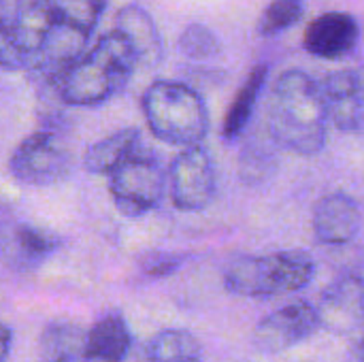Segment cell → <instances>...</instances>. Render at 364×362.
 <instances>
[{
  "label": "cell",
  "mask_w": 364,
  "mask_h": 362,
  "mask_svg": "<svg viewBox=\"0 0 364 362\" xmlns=\"http://www.w3.org/2000/svg\"><path fill=\"white\" fill-rule=\"evenodd\" d=\"M269 130L273 139L301 156L318 154L326 143L328 113L320 83L305 70H286L273 90Z\"/></svg>",
  "instance_id": "1"
},
{
  "label": "cell",
  "mask_w": 364,
  "mask_h": 362,
  "mask_svg": "<svg viewBox=\"0 0 364 362\" xmlns=\"http://www.w3.org/2000/svg\"><path fill=\"white\" fill-rule=\"evenodd\" d=\"M136 66V53L128 38L117 30L107 32L58 79V94L75 107L102 105L130 81Z\"/></svg>",
  "instance_id": "2"
},
{
  "label": "cell",
  "mask_w": 364,
  "mask_h": 362,
  "mask_svg": "<svg viewBox=\"0 0 364 362\" xmlns=\"http://www.w3.org/2000/svg\"><path fill=\"white\" fill-rule=\"evenodd\" d=\"M143 113L156 139L168 145H198L209 130L203 96L177 81H156L143 96Z\"/></svg>",
  "instance_id": "3"
},
{
  "label": "cell",
  "mask_w": 364,
  "mask_h": 362,
  "mask_svg": "<svg viewBox=\"0 0 364 362\" xmlns=\"http://www.w3.org/2000/svg\"><path fill=\"white\" fill-rule=\"evenodd\" d=\"M316 275V262L305 252L241 256L224 271V286L237 297H282L305 288Z\"/></svg>",
  "instance_id": "4"
},
{
  "label": "cell",
  "mask_w": 364,
  "mask_h": 362,
  "mask_svg": "<svg viewBox=\"0 0 364 362\" xmlns=\"http://www.w3.org/2000/svg\"><path fill=\"white\" fill-rule=\"evenodd\" d=\"M164 188L166 177L160 160L154 154H145L141 145L109 173L111 198L126 218H141L156 209L164 196Z\"/></svg>",
  "instance_id": "5"
},
{
  "label": "cell",
  "mask_w": 364,
  "mask_h": 362,
  "mask_svg": "<svg viewBox=\"0 0 364 362\" xmlns=\"http://www.w3.org/2000/svg\"><path fill=\"white\" fill-rule=\"evenodd\" d=\"M168 192L173 205L181 211H203L213 201L215 169L205 147L188 145L171 162Z\"/></svg>",
  "instance_id": "6"
},
{
  "label": "cell",
  "mask_w": 364,
  "mask_h": 362,
  "mask_svg": "<svg viewBox=\"0 0 364 362\" xmlns=\"http://www.w3.org/2000/svg\"><path fill=\"white\" fill-rule=\"evenodd\" d=\"M70 166V158L58 134L41 130L23 139L11 156V175L26 186H49L60 181Z\"/></svg>",
  "instance_id": "7"
},
{
  "label": "cell",
  "mask_w": 364,
  "mask_h": 362,
  "mask_svg": "<svg viewBox=\"0 0 364 362\" xmlns=\"http://www.w3.org/2000/svg\"><path fill=\"white\" fill-rule=\"evenodd\" d=\"M318 329H320L318 309L307 301H299L267 316L254 329L252 344L258 352L277 354L309 339Z\"/></svg>",
  "instance_id": "8"
},
{
  "label": "cell",
  "mask_w": 364,
  "mask_h": 362,
  "mask_svg": "<svg viewBox=\"0 0 364 362\" xmlns=\"http://www.w3.org/2000/svg\"><path fill=\"white\" fill-rule=\"evenodd\" d=\"M320 92L326 102L328 119L343 132L363 128V79L358 70H337L322 79Z\"/></svg>",
  "instance_id": "9"
},
{
  "label": "cell",
  "mask_w": 364,
  "mask_h": 362,
  "mask_svg": "<svg viewBox=\"0 0 364 362\" xmlns=\"http://www.w3.org/2000/svg\"><path fill=\"white\" fill-rule=\"evenodd\" d=\"M358 34V23L350 13H324L307 26L303 45L316 58L339 60L354 51Z\"/></svg>",
  "instance_id": "10"
},
{
  "label": "cell",
  "mask_w": 364,
  "mask_h": 362,
  "mask_svg": "<svg viewBox=\"0 0 364 362\" xmlns=\"http://www.w3.org/2000/svg\"><path fill=\"white\" fill-rule=\"evenodd\" d=\"M360 205L348 194H328L314 209L316 237L326 245H346L360 230Z\"/></svg>",
  "instance_id": "11"
},
{
  "label": "cell",
  "mask_w": 364,
  "mask_h": 362,
  "mask_svg": "<svg viewBox=\"0 0 364 362\" xmlns=\"http://www.w3.org/2000/svg\"><path fill=\"white\" fill-rule=\"evenodd\" d=\"M318 309L320 326L337 333H350L363 322V280L348 275L335 282L324 294Z\"/></svg>",
  "instance_id": "12"
},
{
  "label": "cell",
  "mask_w": 364,
  "mask_h": 362,
  "mask_svg": "<svg viewBox=\"0 0 364 362\" xmlns=\"http://www.w3.org/2000/svg\"><path fill=\"white\" fill-rule=\"evenodd\" d=\"M9 23L26 58V66H30L55 23V0H15Z\"/></svg>",
  "instance_id": "13"
},
{
  "label": "cell",
  "mask_w": 364,
  "mask_h": 362,
  "mask_svg": "<svg viewBox=\"0 0 364 362\" xmlns=\"http://www.w3.org/2000/svg\"><path fill=\"white\" fill-rule=\"evenodd\" d=\"M132 346V335L119 314L102 316L87 335H83L85 362H124Z\"/></svg>",
  "instance_id": "14"
},
{
  "label": "cell",
  "mask_w": 364,
  "mask_h": 362,
  "mask_svg": "<svg viewBox=\"0 0 364 362\" xmlns=\"http://www.w3.org/2000/svg\"><path fill=\"white\" fill-rule=\"evenodd\" d=\"M115 30L122 32L136 53V62L154 66L162 55V41L158 28L147 11L136 4L122 9L115 17Z\"/></svg>",
  "instance_id": "15"
},
{
  "label": "cell",
  "mask_w": 364,
  "mask_h": 362,
  "mask_svg": "<svg viewBox=\"0 0 364 362\" xmlns=\"http://www.w3.org/2000/svg\"><path fill=\"white\" fill-rule=\"evenodd\" d=\"M200 341L183 329L156 333L143 350L145 362H200Z\"/></svg>",
  "instance_id": "16"
},
{
  "label": "cell",
  "mask_w": 364,
  "mask_h": 362,
  "mask_svg": "<svg viewBox=\"0 0 364 362\" xmlns=\"http://www.w3.org/2000/svg\"><path fill=\"white\" fill-rule=\"evenodd\" d=\"M267 75H269V68L267 64H258L254 66V70L250 73V77L245 79V83L241 85L239 94L235 96L232 100V107L230 111L226 113V119H224V128H222V137L226 141H235L241 137V132L247 128L252 115H254V109H256V102L260 98V92L264 87V81H267Z\"/></svg>",
  "instance_id": "17"
},
{
  "label": "cell",
  "mask_w": 364,
  "mask_h": 362,
  "mask_svg": "<svg viewBox=\"0 0 364 362\" xmlns=\"http://www.w3.org/2000/svg\"><path fill=\"white\" fill-rule=\"evenodd\" d=\"M136 147H139V132L134 128H126L92 145L85 151L83 164L94 175H109Z\"/></svg>",
  "instance_id": "18"
},
{
  "label": "cell",
  "mask_w": 364,
  "mask_h": 362,
  "mask_svg": "<svg viewBox=\"0 0 364 362\" xmlns=\"http://www.w3.org/2000/svg\"><path fill=\"white\" fill-rule=\"evenodd\" d=\"M105 6L107 0H55V17L90 36Z\"/></svg>",
  "instance_id": "19"
},
{
  "label": "cell",
  "mask_w": 364,
  "mask_h": 362,
  "mask_svg": "<svg viewBox=\"0 0 364 362\" xmlns=\"http://www.w3.org/2000/svg\"><path fill=\"white\" fill-rule=\"evenodd\" d=\"M303 11H305L303 0H273L260 15L258 34L273 36V34L288 30L303 17Z\"/></svg>",
  "instance_id": "20"
},
{
  "label": "cell",
  "mask_w": 364,
  "mask_h": 362,
  "mask_svg": "<svg viewBox=\"0 0 364 362\" xmlns=\"http://www.w3.org/2000/svg\"><path fill=\"white\" fill-rule=\"evenodd\" d=\"M13 241L17 250L28 258H43L51 254L58 247V239L41 228H34L30 224H21L13 230Z\"/></svg>",
  "instance_id": "21"
},
{
  "label": "cell",
  "mask_w": 364,
  "mask_h": 362,
  "mask_svg": "<svg viewBox=\"0 0 364 362\" xmlns=\"http://www.w3.org/2000/svg\"><path fill=\"white\" fill-rule=\"evenodd\" d=\"M181 51L194 60H209L220 53V43L209 28L192 23L181 34Z\"/></svg>",
  "instance_id": "22"
},
{
  "label": "cell",
  "mask_w": 364,
  "mask_h": 362,
  "mask_svg": "<svg viewBox=\"0 0 364 362\" xmlns=\"http://www.w3.org/2000/svg\"><path fill=\"white\" fill-rule=\"evenodd\" d=\"M0 66L4 70H21L26 68V58L13 36L11 23L0 26Z\"/></svg>",
  "instance_id": "23"
},
{
  "label": "cell",
  "mask_w": 364,
  "mask_h": 362,
  "mask_svg": "<svg viewBox=\"0 0 364 362\" xmlns=\"http://www.w3.org/2000/svg\"><path fill=\"white\" fill-rule=\"evenodd\" d=\"M181 256L177 254H168V252H154L147 254L141 260V269L145 271V275L149 277H166L171 273H175L181 265Z\"/></svg>",
  "instance_id": "24"
},
{
  "label": "cell",
  "mask_w": 364,
  "mask_h": 362,
  "mask_svg": "<svg viewBox=\"0 0 364 362\" xmlns=\"http://www.w3.org/2000/svg\"><path fill=\"white\" fill-rule=\"evenodd\" d=\"M11 352V331L0 324V362H6Z\"/></svg>",
  "instance_id": "25"
},
{
  "label": "cell",
  "mask_w": 364,
  "mask_h": 362,
  "mask_svg": "<svg viewBox=\"0 0 364 362\" xmlns=\"http://www.w3.org/2000/svg\"><path fill=\"white\" fill-rule=\"evenodd\" d=\"M9 21V9L4 4V0H0V26Z\"/></svg>",
  "instance_id": "26"
}]
</instances>
